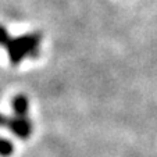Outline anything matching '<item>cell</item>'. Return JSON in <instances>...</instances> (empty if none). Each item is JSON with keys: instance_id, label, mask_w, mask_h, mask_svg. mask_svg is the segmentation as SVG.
<instances>
[{"instance_id": "1", "label": "cell", "mask_w": 157, "mask_h": 157, "mask_svg": "<svg viewBox=\"0 0 157 157\" xmlns=\"http://www.w3.org/2000/svg\"><path fill=\"white\" fill-rule=\"evenodd\" d=\"M42 42V35L39 32H29L25 35L11 38L4 43L3 48L9 54L10 63L18 65L24 59H35L39 56V46Z\"/></svg>"}, {"instance_id": "2", "label": "cell", "mask_w": 157, "mask_h": 157, "mask_svg": "<svg viewBox=\"0 0 157 157\" xmlns=\"http://www.w3.org/2000/svg\"><path fill=\"white\" fill-rule=\"evenodd\" d=\"M0 127H6L7 129H10L20 139H27V138H29L32 135L33 124L28 116L9 117V116H4V114H0Z\"/></svg>"}, {"instance_id": "3", "label": "cell", "mask_w": 157, "mask_h": 157, "mask_svg": "<svg viewBox=\"0 0 157 157\" xmlns=\"http://www.w3.org/2000/svg\"><path fill=\"white\" fill-rule=\"evenodd\" d=\"M28 107H29V101L25 95H17L13 99V111L14 116L25 117L28 116Z\"/></svg>"}, {"instance_id": "4", "label": "cell", "mask_w": 157, "mask_h": 157, "mask_svg": "<svg viewBox=\"0 0 157 157\" xmlns=\"http://www.w3.org/2000/svg\"><path fill=\"white\" fill-rule=\"evenodd\" d=\"M14 151V145L11 140L0 136V157H10Z\"/></svg>"}, {"instance_id": "5", "label": "cell", "mask_w": 157, "mask_h": 157, "mask_svg": "<svg viewBox=\"0 0 157 157\" xmlns=\"http://www.w3.org/2000/svg\"><path fill=\"white\" fill-rule=\"evenodd\" d=\"M10 36L11 35L9 33V31H7L3 25H0V46H4V43L9 40Z\"/></svg>"}]
</instances>
